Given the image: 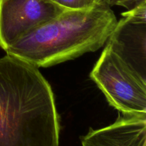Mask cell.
<instances>
[{"label": "cell", "instance_id": "6da1fadb", "mask_svg": "<svg viewBox=\"0 0 146 146\" xmlns=\"http://www.w3.org/2000/svg\"><path fill=\"white\" fill-rule=\"evenodd\" d=\"M59 134L54 93L38 68L0 58V146H58Z\"/></svg>", "mask_w": 146, "mask_h": 146}, {"label": "cell", "instance_id": "7a4b0ae2", "mask_svg": "<svg viewBox=\"0 0 146 146\" xmlns=\"http://www.w3.org/2000/svg\"><path fill=\"white\" fill-rule=\"evenodd\" d=\"M117 22L105 1L84 9H66L4 51L37 68L52 66L97 51L106 42Z\"/></svg>", "mask_w": 146, "mask_h": 146}, {"label": "cell", "instance_id": "3957f363", "mask_svg": "<svg viewBox=\"0 0 146 146\" xmlns=\"http://www.w3.org/2000/svg\"><path fill=\"white\" fill-rule=\"evenodd\" d=\"M110 105L125 115L146 116V81L106 46L90 74Z\"/></svg>", "mask_w": 146, "mask_h": 146}, {"label": "cell", "instance_id": "277c9868", "mask_svg": "<svg viewBox=\"0 0 146 146\" xmlns=\"http://www.w3.org/2000/svg\"><path fill=\"white\" fill-rule=\"evenodd\" d=\"M66 9L53 0H0V47L5 50Z\"/></svg>", "mask_w": 146, "mask_h": 146}, {"label": "cell", "instance_id": "5b68a950", "mask_svg": "<svg viewBox=\"0 0 146 146\" xmlns=\"http://www.w3.org/2000/svg\"><path fill=\"white\" fill-rule=\"evenodd\" d=\"M122 16L106 46L146 81V2L123 13Z\"/></svg>", "mask_w": 146, "mask_h": 146}, {"label": "cell", "instance_id": "8992f818", "mask_svg": "<svg viewBox=\"0 0 146 146\" xmlns=\"http://www.w3.org/2000/svg\"><path fill=\"white\" fill-rule=\"evenodd\" d=\"M82 146H146V116L121 115L111 125L90 129Z\"/></svg>", "mask_w": 146, "mask_h": 146}, {"label": "cell", "instance_id": "52a82bcc", "mask_svg": "<svg viewBox=\"0 0 146 146\" xmlns=\"http://www.w3.org/2000/svg\"><path fill=\"white\" fill-rule=\"evenodd\" d=\"M55 1L67 9H84L91 8L105 0H55Z\"/></svg>", "mask_w": 146, "mask_h": 146}, {"label": "cell", "instance_id": "ba28073f", "mask_svg": "<svg viewBox=\"0 0 146 146\" xmlns=\"http://www.w3.org/2000/svg\"><path fill=\"white\" fill-rule=\"evenodd\" d=\"M106 1L110 7L121 6L128 10H131L146 2V0H106Z\"/></svg>", "mask_w": 146, "mask_h": 146}, {"label": "cell", "instance_id": "9c48e42d", "mask_svg": "<svg viewBox=\"0 0 146 146\" xmlns=\"http://www.w3.org/2000/svg\"><path fill=\"white\" fill-rule=\"evenodd\" d=\"M53 1H55V0H53Z\"/></svg>", "mask_w": 146, "mask_h": 146}, {"label": "cell", "instance_id": "30bf717a", "mask_svg": "<svg viewBox=\"0 0 146 146\" xmlns=\"http://www.w3.org/2000/svg\"><path fill=\"white\" fill-rule=\"evenodd\" d=\"M105 1H106V0H105Z\"/></svg>", "mask_w": 146, "mask_h": 146}]
</instances>
